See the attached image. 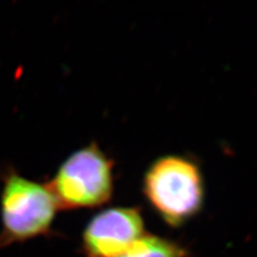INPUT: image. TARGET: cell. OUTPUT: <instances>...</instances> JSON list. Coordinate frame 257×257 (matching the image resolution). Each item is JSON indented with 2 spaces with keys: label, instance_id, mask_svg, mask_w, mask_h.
<instances>
[{
  "label": "cell",
  "instance_id": "cell-1",
  "mask_svg": "<svg viewBox=\"0 0 257 257\" xmlns=\"http://www.w3.org/2000/svg\"><path fill=\"white\" fill-rule=\"evenodd\" d=\"M143 191L155 211L173 227L194 218L204 204V180L199 167L181 156L156 160L145 174Z\"/></svg>",
  "mask_w": 257,
  "mask_h": 257
},
{
  "label": "cell",
  "instance_id": "cell-2",
  "mask_svg": "<svg viewBox=\"0 0 257 257\" xmlns=\"http://www.w3.org/2000/svg\"><path fill=\"white\" fill-rule=\"evenodd\" d=\"M58 209L46 182L29 179L8 168L0 191V247L48 234Z\"/></svg>",
  "mask_w": 257,
  "mask_h": 257
},
{
  "label": "cell",
  "instance_id": "cell-3",
  "mask_svg": "<svg viewBox=\"0 0 257 257\" xmlns=\"http://www.w3.org/2000/svg\"><path fill=\"white\" fill-rule=\"evenodd\" d=\"M59 209H89L106 204L114 191V163L95 143L71 154L46 182Z\"/></svg>",
  "mask_w": 257,
  "mask_h": 257
},
{
  "label": "cell",
  "instance_id": "cell-4",
  "mask_svg": "<svg viewBox=\"0 0 257 257\" xmlns=\"http://www.w3.org/2000/svg\"><path fill=\"white\" fill-rule=\"evenodd\" d=\"M144 235V219L139 209L107 208L86 225L83 250L87 257H118Z\"/></svg>",
  "mask_w": 257,
  "mask_h": 257
},
{
  "label": "cell",
  "instance_id": "cell-5",
  "mask_svg": "<svg viewBox=\"0 0 257 257\" xmlns=\"http://www.w3.org/2000/svg\"><path fill=\"white\" fill-rule=\"evenodd\" d=\"M188 251L173 240L145 234L118 257H187Z\"/></svg>",
  "mask_w": 257,
  "mask_h": 257
}]
</instances>
